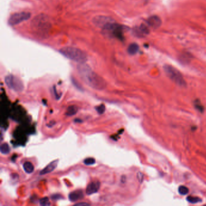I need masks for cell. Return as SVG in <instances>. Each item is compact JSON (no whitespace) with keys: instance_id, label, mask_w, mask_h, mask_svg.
I'll use <instances>...</instances> for the list:
<instances>
[{"instance_id":"obj_5","label":"cell","mask_w":206,"mask_h":206,"mask_svg":"<svg viewBox=\"0 0 206 206\" xmlns=\"http://www.w3.org/2000/svg\"><path fill=\"white\" fill-rule=\"evenodd\" d=\"M5 82L7 86L11 90L16 92L22 91L24 90L23 82L18 77L13 75H8L5 77Z\"/></svg>"},{"instance_id":"obj_1","label":"cell","mask_w":206,"mask_h":206,"mask_svg":"<svg viewBox=\"0 0 206 206\" xmlns=\"http://www.w3.org/2000/svg\"><path fill=\"white\" fill-rule=\"evenodd\" d=\"M77 70L82 79L91 88L97 90H102L106 88L107 83L105 80L85 63L77 65Z\"/></svg>"},{"instance_id":"obj_4","label":"cell","mask_w":206,"mask_h":206,"mask_svg":"<svg viewBox=\"0 0 206 206\" xmlns=\"http://www.w3.org/2000/svg\"><path fill=\"white\" fill-rule=\"evenodd\" d=\"M166 75L177 85L180 87H186V82L185 81L182 74L175 67L165 65L163 67Z\"/></svg>"},{"instance_id":"obj_12","label":"cell","mask_w":206,"mask_h":206,"mask_svg":"<svg viewBox=\"0 0 206 206\" xmlns=\"http://www.w3.org/2000/svg\"><path fill=\"white\" fill-rule=\"evenodd\" d=\"M58 164V161L57 160H55L52 161V163H50L49 165H47L44 169H43L42 171H40V175H46L47 174H49L50 172H52V171H53L56 168Z\"/></svg>"},{"instance_id":"obj_25","label":"cell","mask_w":206,"mask_h":206,"mask_svg":"<svg viewBox=\"0 0 206 206\" xmlns=\"http://www.w3.org/2000/svg\"><path fill=\"white\" fill-rule=\"evenodd\" d=\"M76 205H89V204L86 203V202H83V203H78V204H77Z\"/></svg>"},{"instance_id":"obj_17","label":"cell","mask_w":206,"mask_h":206,"mask_svg":"<svg viewBox=\"0 0 206 206\" xmlns=\"http://www.w3.org/2000/svg\"><path fill=\"white\" fill-rule=\"evenodd\" d=\"M77 111V108L76 106H70L68 108L66 114L68 116H71L76 114Z\"/></svg>"},{"instance_id":"obj_24","label":"cell","mask_w":206,"mask_h":206,"mask_svg":"<svg viewBox=\"0 0 206 206\" xmlns=\"http://www.w3.org/2000/svg\"><path fill=\"white\" fill-rule=\"evenodd\" d=\"M137 177H138V179L139 180V181L140 182H142L143 180V174H141V172H139L137 175Z\"/></svg>"},{"instance_id":"obj_13","label":"cell","mask_w":206,"mask_h":206,"mask_svg":"<svg viewBox=\"0 0 206 206\" xmlns=\"http://www.w3.org/2000/svg\"><path fill=\"white\" fill-rule=\"evenodd\" d=\"M135 33L139 36H143L145 35H146L149 33V29L148 28L145 26V25H141L139 27L137 28L135 30Z\"/></svg>"},{"instance_id":"obj_18","label":"cell","mask_w":206,"mask_h":206,"mask_svg":"<svg viewBox=\"0 0 206 206\" xmlns=\"http://www.w3.org/2000/svg\"><path fill=\"white\" fill-rule=\"evenodd\" d=\"M187 201L191 203V204H196L201 202V199L197 196H189L186 198Z\"/></svg>"},{"instance_id":"obj_7","label":"cell","mask_w":206,"mask_h":206,"mask_svg":"<svg viewBox=\"0 0 206 206\" xmlns=\"http://www.w3.org/2000/svg\"><path fill=\"white\" fill-rule=\"evenodd\" d=\"M31 16V14L27 12H21L12 15L8 20V24L11 26H16L29 19Z\"/></svg>"},{"instance_id":"obj_23","label":"cell","mask_w":206,"mask_h":206,"mask_svg":"<svg viewBox=\"0 0 206 206\" xmlns=\"http://www.w3.org/2000/svg\"><path fill=\"white\" fill-rule=\"evenodd\" d=\"M96 110L99 113V114H103L105 111V106L104 104H101L96 108Z\"/></svg>"},{"instance_id":"obj_16","label":"cell","mask_w":206,"mask_h":206,"mask_svg":"<svg viewBox=\"0 0 206 206\" xmlns=\"http://www.w3.org/2000/svg\"><path fill=\"white\" fill-rule=\"evenodd\" d=\"M1 149V152L3 154H7L10 151V146L8 144L6 143L2 144L1 146V149Z\"/></svg>"},{"instance_id":"obj_19","label":"cell","mask_w":206,"mask_h":206,"mask_svg":"<svg viewBox=\"0 0 206 206\" xmlns=\"http://www.w3.org/2000/svg\"><path fill=\"white\" fill-rule=\"evenodd\" d=\"M178 192L180 195H186L189 193V189L185 186H180L178 188Z\"/></svg>"},{"instance_id":"obj_10","label":"cell","mask_w":206,"mask_h":206,"mask_svg":"<svg viewBox=\"0 0 206 206\" xmlns=\"http://www.w3.org/2000/svg\"><path fill=\"white\" fill-rule=\"evenodd\" d=\"M148 24L150 27L154 29H157L161 26V21L158 16L154 15L148 18Z\"/></svg>"},{"instance_id":"obj_6","label":"cell","mask_w":206,"mask_h":206,"mask_svg":"<svg viewBox=\"0 0 206 206\" xmlns=\"http://www.w3.org/2000/svg\"><path fill=\"white\" fill-rule=\"evenodd\" d=\"M107 34H109L111 36H113L119 39H123V28L121 26L116 24L114 22L111 23L103 28Z\"/></svg>"},{"instance_id":"obj_11","label":"cell","mask_w":206,"mask_h":206,"mask_svg":"<svg viewBox=\"0 0 206 206\" xmlns=\"http://www.w3.org/2000/svg\"><path fill=\"white\" fill-rule=\"evenodd\" d=\"M84 192L82 190H76L69 194V199L71 202H76L84 198Z\"/></svg>"},{"instance_id":"obj_8","label":"cell","mask_w":206,"mask_h":206,"mask_svg":"<svg viewBox=\"0 0 206 206\" xmlns=\"http://www.w3.org/2000/svg\"><path fill=\"white\" fill-rule=\"evenodd\" d=\"M113 22H114V19L107 16H96L93 19L94 24L96 26L99 27L100 28H104L105 26Z\"/></svg>"},{"instance_id":"obj_14","label":"cell","mask_w":206,"mask_h":206,"mask_svg":"<svg viewBox=\"0 0 206 206\" xmlns=\"http://www.w3.org/2000/svg\"><path fill=\"white\" fill-rule=\"evenodd\" d=\"M23 168L27 174H31L34 171V166L31 162L27 161L23 164Z\"/></svg>"},{"instance_id":"obj_9","label":"cell","mask_w":206,"mask_h":206,"mask_svg":"<svg viewBox=\"0 0 206 206\" xmlns=\"http://www.w3.org/2000/svg\"><path fill=\"white\" fill-rule=\"evenodd\" d=\"M100 187V183L99 181H93L88 184L86 189V193L88 195H93L97 193Z\"/></svg>"},{"instance_id":"obj_2","label":"cell","mask_w":206,"mask_h":206,"mask_svg":"<svg viewBox=\"0 0 206 206\" xmlns=\"http://www.w3.org/2000/svg\"><path fill=\"white\" fill-rule=\"evenodd\" d=\"M31 27L36 35L44 38L49 35L52 27V24L48 16L43 14L38 15L33 19Z\"/></svg>"},{"instance_id":"obj_20","label":"cell","mask_w":206,"mask_h":206,"mask_svg":"<svg viewBox=\"0 0 206 206\" xmlns=\"http://www.w3.org/2000/svg\"><path fill=\"white\" fill-rule=\"evenodd\" d=\"M194 106H195V108L198 111H199V112H203L204 110V108L202 106V105L201 104V103L199 100H196L194 102Z\"/></svg>"},{"instance_id":"obj_15","label":"cell","mask_w":206,"mask_h":206,"mask_svg":"<svg viewBox=\"0 0 206 206\" xmlns=\"http://www.w3.org/2000/svg\"><path fill=\"white\" fill-rule=\"evenodd\" d=\"M138 49H139L138 46L135 43H133L129 46L128 48V52L130 54L133 55L137 53V52L138 51Z\"/></svg>"},{"instance_id":"obj_21","label":"cell","mask_w":206,"mask_h":206,"mask_svg":"<svg viewBox=\"0 0 206 206\" xmlns=\"http://www.w3.org/2000/svg\"><path fill=\"white\" fill-rule=\"evenodd\" d=\"M84 163L85 164H86V165L90 166V165H93V164H95L96 160L93 158H87L84 160Z\"/></svg>"},{"instance_id":"obj_3","label":"cell","mask_w":206,"mask_h":206,"mask_svg":"<svg viewBox=\"0 0 206 206\" xmlns=\"http://www.w3.org/2000/svg\"><path fill=\"white\" fill-rule=\"evenodd\" d=\"M59 52L67 58L77 63H84L87 60L86 53L79 49L73 47H65L60 49Z\"/></svg>"},{"instance_id":"obj_22","label":"cell","mask_w":206,"mask_h":206,"mask_svg":"<svg viewBox=\"0 0 206 206\" xmlns=\"http://www.w3.org/2000/svg\"><path fill=\"white\" fill-rule=\"evenodd\" d=\"M39 202H40V204L42 205H49L50 204L49 198L47 197H45L40 199L39 201Z\"/></svg>"}]
</instances>
